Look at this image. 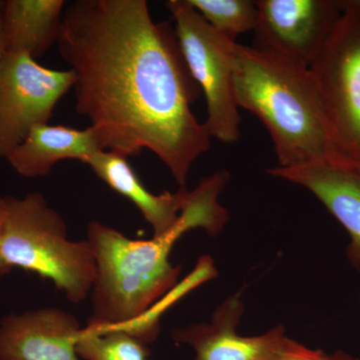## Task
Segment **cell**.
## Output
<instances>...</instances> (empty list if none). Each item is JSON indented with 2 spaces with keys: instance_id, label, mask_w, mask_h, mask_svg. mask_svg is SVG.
Returning a JSON list of instances; mask_svg holds the SVG:
<instances>
[{
  "instance_id": "cell-4",
  "label": "cell",
  "mask_w": 360,
  "mask_h": 360,
  "mask_svg": "<svg viewBox=\"0 0 360 360\" xmlns=\"http://www.w3.org/2000/svg\"><path fill=\"white\" fill-rule=\"evenodd\" d=\"M1 251L11 269L20 267L49 279L72 303L91 293L96 262L89 241H72L58 212L41 193L6 196Z\"/></svg>"
},
{
  "instance_id": "cell-7",
  "label": "cell",
  "mask_w": 360,
  "mask_h": 360,
  "mask_svg": "<svg viewBox=\"0 0 360 360\" xmlns=\"http://www.w3.org/2000/svg\"><path fill=\"white\" fill-rule=\"evenodd\" d=\"M75 80L71 70H51L25 54H6L0 60V158H6L33 127L49 123Z\"/></svg>"
},
{
  "instance_id": "cell-17",
  "label": "cell",
  "mask_w": 360,
  "mask_h": 360,
  "mask_svg": "<svg viewBox=\"0 0 360 360\" xmlns=\"http://www.w3.org/2000/svg\"><path fill=\"white\" fill-rule=\"evenodd\" d=\"M278 360H360L356 357L347 354V352H338L328 354L321 349H311L298 342V341L288 338L285 347L283 350Z\"/></svg>"
},
{
  "instance_id": "cell-2",
  "label": "cell",
  "mask_w": 360,
  "mask_h": 360,
  "mask_svg": "<svg viewBox=\"0 0 360 360\" xmlns=\"http://www.w3.org/2000/svg\"><path fill=\"white\" fill-rule=\"evenodd\" d=\"M229 174L217 172L189 191L188 200L172 231L151 239H131L101 222H89L87 239L96 262L91 290L92 314L85 329L117 330L139 338L142 322L179 285L180 267L170 262L179 239L193 229L219 236L229 213L219 201Z\"/></svg>"
},
{
  "instance_id": "cell-10",
  "label": "cell",
  "mask_w": 360,
  "mask_h": 360,
  "mask_svg": "<svg viewBox=\"0 0 360 360\" xmlns=\"http://www.w3.org/2000/svg\"><path fill=\"white\" fill-rule=\"evenodd\" d=\"M82 328L75 315L58 307L8 315L0 323V360H79Z\"/></svg>"
},
{
  "instance_id": "cell-19",
  "label": "cell",
  "mask_w": 360,
  "mask_h": 360,
  "mask_svg": "<svg viewBox=\"0 0 360 360\" xmlns=\"http://www.w3.org/2000/svg\"><path fill=\"white\" fill-rule=\"evenodd\" d=\"M4 1H0V60H1L6 54L4 39Z\"/></svg>"
},
{
  "instance_id": "cell-11",
  "label": "cell",
  "mask_w": 360,
  "mask_h": 360,
  "mask_svg": "<svg viewBox=\"0 0 360 360\" xmlns=\"http://www.w3.org/2000/svg\"><path fill=\"white\" fill-rule=\"evenodd\" d=\"M267 174L309 189L321 201L349 234L347 257L360 270V172L326 160L270 168Z\"/></svg>"
},
{
  "instance_id": "cell-14",
  "label": "cell",
  "mask_w": 360,
  "mask_h": 360,
  "mask_svg": "<svg viewBox=\"0 0 360 360\" xmlns=\"http://www.w3.org/2000/svg\"><path fill=\"white\" fill-rule=\"evenodd\" d=\"M65 0H7L4 6L6 53L37 59L58 44Z\"/></svg>"
},
{
  "instance_id": "cell-3",
  "label": "cell",
  "mask_w": 360,
  "mask_h": 360,
  "mask_svg": "<svg viewBox=\"0 0 360 360\" xmlns=\"http://www.w3.org/2000/svg\"><path fill=\"white\" fill-rule=\"evenodd\" d=\"M233 89L238 108L269 130L279 167L328 160L326 118L310 68L236 44Z\"/></svg>"
},
{
  "instance_id": "cell-16",
  "label": "cell",
  "mask_w": 360,
  "mask_h": 360,
  "mask_svg": "<svg viewBox=\"0 0 360 360\" xmlns=\"http://www.w3.org/2000/svg\"><path fill=\"white\" fill-rule=\"evenodd\" d=\"M146 345L122 331L96 333L82 328L77 354L84 360H148L150 352Z\"/></svg>"
},
{
  "instance_id": "cell-13",
  "label": "cell",
  "mask_w": 360,
  "mask_h": 360,
  "mask_svg": "<svg viewBox=\"0 0 360 360\" xmlns=\"http://www.w3.org/2000/svg\"><path fill=\"white\" fill-rule=\"evenodd\" d=\"M101 150L98 135L91 127L75 129L45 123L33 127L6 160L20 176L37 179L49 174L59 161H84Z\"/></svg>"
},
{
  "instance_id": "cell-8",
  "label": "cell",
  "mask_w": 360,
  "mask_h": 360,
  "mask_svg": "<svg viewBox=\"0 0 360 360\" xmlns=\"http://www.w3.org/2000/svg\"><path fill=\"white\" fill-rule=\"evenodd\" d=\"M253 49L310 68L342 13L333 0H258Z\"/></svg>"
},
{
  "instance_id": "cell-18",
  "label": "cell",
  "mask_w": 360,
  "mask_h": 360,
  "mask_svg": "<svg viewBox=\"0 0 360 360\" xmlns=\"http://www.w3.org/2000/svg\"><path fill=\"white\" fill-rule=\"evenodd\" d=\"M6 214V196H0V277L6 276L11 271V267L6 264L1 251L2 231Z\"/></svg>"
},
{
  "instance_id": "cell-6",
  "label": "cell",
  "mask_w": 360,
  "mask_h": 360,
  "mask_svg": "<svg viewBox=\"0 0 360 360\" xmlns=\"http://www.w3.org/2000/svg\"><path fill=\"white\" fill-rule=\"evenodd\" d=\"M167 6L189 71L205 96L207 116L203 124L210 139L238 142L241 118L233 89L236 42L215 32L187 0H169Z\"/></svg>"
},
{
  "instance_id": "cell-15",
  "label": "cell",
  "mask_w": 360,
  "mask_h": 360,
  "mask_svg": "<svg viewBox=\"0 0 360 360\" xmlns=\"http://www.w3.org/2000/svg\"><path fill=\"white\" fill-rule=\"evenodd\" d=\"M215 32L236 41V37L253 32L257 8L250 0H187Z\"/></svg>"
},
{
  "instance_id": "cell-12",
  "label": "cell",
  "mask_w": 360,
  "mask_h": 360,
  "mask_svg": "<svg viewBox=\"0 0 360 360\" xmlns=\"http://www.w3.org/2000/svg\"><path fill=\"white\" fill-rule=\"evenodd\" d=\"M82 162L89 165L112 191L139 208L142 217L153 227V236L172 231L179 221L180 212L188 200L189 191L186 187H180L175 193H151L137 177L127 158L111 151H97Z\"/></svg>"
},
{
  "instance_id": "cell-1",
  "label": "cell",
  "mask_w": 360,
  "mask_h": 360,
  "mask_svg": "<svg viewBox=\"0 0 360 360\" xmlns=\"http://www.w3.org/2000/svg\"><path fill=\"white\" fill-rule=\"evenodd\" d=\"M58 46L77 77L75 110L103 150L129 158L148 149L186 187L210 136L191 110L201 89L174 27L155 22L146 0H77Z\"/></svg>"
},
{
  "instance_id": "cell-5",
  "label": "cell",
  "mask_w": 360,
  "mask_h": 360,
  "mask_svg": "<svg viewBox=\"0 0 360 360\" xmlns=\"http://www.w3.org/2000/svg\"><path fill=\"white\" fill-rule=\"evenodd\" d=\"M328 137V161L360 172V0L342 13L310 66Z\"/></svg>"
},
{
  "instance_id": "cell-9",
  "label": "cell",
  "mask_w": 360,
  "mask_h": 360,
  "mask_svg": "<svg viewBox=\"0 0 360 360\" xmlns=\"http://www.w3.org/2000/svg\"><path fill=\"white\" fill-rule=\"evenodd\" d=\"M243 314L245 303L238 293L215 309L210 322L175 329L172 338L193 348V360H278L290 338L284 326L260 335H240L236 329Z\"/></svg>"
}]
</instances>
